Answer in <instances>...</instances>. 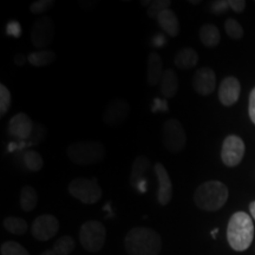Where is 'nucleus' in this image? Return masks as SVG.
I'll use <instances>...</instances> for the list:
<instances>
[{"mask_svg":"<svg viewBox=\"0 0 255 255\" xmlns=\"http://www.w3.org/2000/svg\"><path fill=\"white\" fill-rule=\"evenodd\" d=\"M124 248L129 255H158L162 250L161 235L151 228L135 227L126 235Z\"/></svg>","mask_w":255,"mask_h":255,"instance_id":"f257e3e1","label":"nucleus"},{"mask_svg":"<svg viewBox=\"0 0 255 255\" xmlns=\"http://www.w3.org/2000/svg\"><path fill=\"white\" fill-rule=\"evenodd\" d=\"M254 237V226L247 213L237 212L231 216L227 227V240L234 251L242 252L251 246Z\"/></svg>","mask_w":255,"mask_h":255,"instance_id":"f03ea898","label":"nucleus"},{"mask_svg":"<svg viewBox=\"0 0 255 255\" xmlns=\"http://www.w3.org/2000/svg\"><path fill=\"white\" fill-rule=\"evenodd\" d=\"M228 199V188L220 181H208L200 184L194 193V202L205 212L222 208Z\"/></svg>","mask_w":255,"mask_h":255,"instance_id":"7ed1b4c3","label":"nucleus"},{"mask_svg":"<svg viewBox=\"0 0 255 255\" xmlns=\"http://www.w3.org/2000/svg\"><path fill=\"white\" fill-rule=\"evenodd\" d=\"M66 155L72 163L77 165H95L103 161L105 148L97 141L77 142L68 146Z\"/></svg>","mask_w":255,"mask_h":255,"instance_id":"20e7f679","label":"nucleus"},{"mask_svg":"<svg viewBox=\"0 0 255 255\" xmlns=\"http://www.w3.org/2000/svg\"><path fill=\"white\" fill-rule=\"evenodd\" d=\"M107 240V229L100 221L91 220L82 225L79 229V241L82 247L90 253L100 252Z\"/></svg>","mask_w":255,"mask_h":255,"instance_id":"39448f33","label":"nucleus"},{"mask_svg":"<svg viewBox=\"0 0 255 255\" xmlns=\"http://www.w3.org/2000/svg\"><path fill=\"white\" fill-rule=\"evenodd\" d=\"M69 193L84 205H95L102 197V188L96 180L77 177L69 183Z\"/></svg>","mask_w":255,"mask_h":255,"instance_id":"423d86ee","label":"nucleus"},{"mask_svg":"<svg viewBox=\"0 0 255 255\" xmlns=\"http://www.w3.org/2000/svg\"><path fill=\"white\" fill-rule=\"evenodd\" d=\"M163 145L171 154H178L184 149L187 135L183 124L177 119H169L162 129Z\"/></svg>","mask_w":255,"mask_h":255,"instance_id":"0eeeda50","label":"nucleus"},{"mask_svg":"<svg viewBox=\"0 0 255 255\" xmlns=\"http://www.w3.org/2000/svg\"><path fill=\"white\" fill-rule=\"evenodd\" d=\"M55 40V24L50 18L43 17L33 23L31 41L37 49H44Z\"/></svg>","mask_w":255,"mask_h":255,"instance_id":"6e6552de","label":"nucleus"},{"mask_svg":"<svg viewBox=\"0 0 255 255\" xmlns=\"http://www.w3.org/2000/svg\"><path fill=\"white\" fill-rule=\"evenodd\" d=\"M245 155V143L239 136L231 135L223 141L221 159L223 164L234 168L240 164Z\"/></svg>","mask_w":255,"mask_h":255,"instance_id":"1a4fd4ad","label":"nucleus"},{"mask_svg":"<svg viewBox=\"0 0 255 255\" xmlns=\"http://www.w3.org/2000/svg\"><path fill=\"white\" fill-rule=\"evenodd\" d=\"M59 221L51 214L39 215L32 223V235L38 241H47L59 231Z\"/></svg>","mask_w":255,"mask_h":255,"instance_id":"9d476101","label":"nucleus"},{"mask_svg":"<svg viewBox=\"0 0 255 255\" xmlns=\"http://www.w3.org/2000/svg\"><path fill=\"white\" fill-rule=\"evenodd\" d=\"M130 104L122 98H116L108 104L103 113V122L107 126L119 127L129 119Z\"/></svg>","mask_w":255,"mask_h":255,"instance_id":"9b49d317","label":"nucleus"},{"mask_svg":"<svg viewBox=\"0 0 255 255\" xmlns=\"http://www.w3.org/2000/svg\"><path fill=\"white\" fill-rule=\"evenodd\" d=\"M34 123L27 114L18 113L9 120L7 126V132L11 137L17 139L27 141L33 132Z\"/></svg>","mask_w":255,"mask_h":255,"instance_id":"f8f14e48","label":"nucleus"},{"mask_svg":"<svg viewBox=\"0 0 255 255\" xmlns=\"http://www.w3.org/2000/svg\"><path fill=\"white\" fill-rule=\"evenodd\" d=\"M154 169L158 183L157 201L161 206H167L173 199V182L163 164L156 163Z\"/></svg>","mask_w":255,"mask_h":255,"instance_id":"ddd939ff","label":"nucleus"},{"mask_svg":"<svg viewBox=\"0 0 255 255\" xmlns=\"http://www.w3.org/2000/svg\"><path fill=\"white\" fill-rule=\"evenodd\" d=\"M216 76L210 68L196 70L193 77V88L201 96H208L215 90Z\"/></svg>","mask_w":255,"mask_h":255,"instance_id":"4468645a","label":"nucleus"},{"mask_svg":"<svg viewBox=\"0 0 255 255\" xmlns=\"http://www.w3.org/2000/svg\"><path fill=\"white\" fill-rule=\"evenodd\" d=\"M240 82L235 77H226L219 88V100L223 105H233L237 103L240 96Z\"/></svg>","mask_w":255,"mask_h":255,"instance_id":"2eb2a0df","label":"nucleus"},{"mask_svg":"<svg viewBox=\"0 0 255 255\" xmlns=\"http://www.w3.org/2000/svg\"><path fill=\"white\" fill-rule=\"evenodd\" d=\"M163 60L161 56L156 52H151L148 57V68H146V81L148 84L154 87L161 82L164 73Z\"/></svg>","mask_w":255,"mask_h":255,"instance_id":"dca6fc26","label":"nucleus"},{"mask_svg":"<svg viewBox=\"0 0 255 255\" xmlns=\"http://www.w3.org/2000/svg\"><path fill=\"white\" fill-rule=\"evenodd\" d=\"M157 24L159 27L163 30L168 36L170 37H177L180 33V23H178L177 15L175 14L174 11H171L170 8L165 9V11L161 12L156 18Z\"/></svg>","mask_w":255,"mask_h":255,"instance_id":"f3484780","label":"nucleus"},{"mask_svg":"<svg viewBox=\"0 0 255 255\" xmlns=\"http://www.w3.org/2000/svg\"><path fill=\"white\" fill-rule=\"evenodd\" d=\"M159 90L161 94L165 98H173L177 94L178 90V78L176 72L173 69H165L159 82Z\"/></svg>","mask_w":255,"mask_h":255,"instance_id":"a211bd4d","label":"nucleus"},{"mask_svg":"<svg viewBox=\"0 0 255 255\" xmlns=\"http://www.w3.org/2000/svg\"><path fill=\"white\" fill-rule=\"evenodd\" d=\"M149 168H150V161L145 156H138L135 158L132 163L131 174H130V184L135 189L139 188V184H141L144 174L149 170Z\"/></svg>","mask_w":255,"mask_h":255,"instance_id":"6ab92c4d","label":"nucleus"},{"mask_svg":"<svg viewBox=\"0 0 255 255\" xmlns=\"http://www.w3.org/2000/svg\"><path fill=\"white\" fill-rule=\"evenodd\" d=\"M199 63V55L191 47H184L176 53L174 58L175 66L181 70H189L195 68Z\"/></svg>","mask_w":255,"mask_h":255,"instance_id":"aec40b11","label":"nucleus"},{"mask_svg":"<svg viewBox=\"0 0 255 255\" xmlns=\"http://www.w3.org/2000/svg\"><path fill=\"white\" fill-rule=\"evenodd\" d=\"M200 40L207 47H215L221 40L219 28L213 24H205L200 28Z\"/></svg>","mask_w":255,"mask_h":255,"instance_id":"412c9836","label":"nucleus"},{"mask_svg":"<svg viewBox=\"0 0 255 255\" xmlns=\"http://www.w3.org/2000/svg\"><path fill=\"white\" fill-rule=\"evenodd\" d=\"M38 205V193L32 186H24L20 191V207L25 212H32Z\"/></svg>","mask_w":255,"mask_h":255,"instance_id":"4be33fe9","label":"nucleus"},{"mask_svg":"<svg viewBox=\"0 0 255 255\" xmlns=\"http://www.w3.org/2000/svg\"><path fill=\"white\" fill-rule=\"evenodd\" d=\"M56 53L51 50H39L36 52H32L27 56V60L31 65L43 68V66L50 65L51 63L55 62Z\"/></svg>","mask_w":255,"mask_h":255,"instance_id":"5701e85b","label":"nucleus"},{"mask_svg":"<svg viewBox=\"0 0 255 255\" xmlns=\"http://www.w3.org/2000/svg\"><path fill=\"white\" fill-rule=\"evenodd\" d=\"M23 164L27 170L36 173V171L41 170V168L44 167L43 156L34 150L25 151L23 155Z\"/></svg>","mask_w":255,"mask_h":255,"instance_id":"b1692460","label":"nucleus"},{"mask_svg":"<svg viewBox=\"0 0 255 255\" xmlns=\"http://www.w3.org/2000/svg\"><path fill=\"white\" fill-rule=\"evenodd\" d=\"M4 227L7 232L14 235H23L27 232L28 225L24 219L17 216H8L4 220Z\"/></svg>","mask_w":255,"mask_h":255,"instance_id":"393cba45","label":"nucleus"},{"mask_svg":"<svg viewBox=\"0 0 255 255\" xmlns=\"http://www.w3.org/2000/svg\"><path fill=\"white\" fill-rule=\"evenodd\" d=\"M75 245L73 238L69 237V235H64L55 242V246L52 250L56 252L57 255H69L75 250Z\"/></svg>","mask_w":255,"mask_h":255,"instance_id":"a878e982","label":"nucleus"},{"mask_svg":"<svg viewBox=\"0 0 255 255\" xmlns=\"http://www.w3.org/2000/svg\"><path fill=\"white\" fill-rule=\"evenodd\" d=\"M0 253L1 255H30L26 248L13 240L5 241L0 247Z\"/></svg>","mask_w":255,"mask_h":255,"instance_id":"bb28decb","label":"nucleus"},{"mask_svg":"<svg viewBox=\"0 0 255 255\" xmlns=\"http://www.w3.org/2000/svg\"><path fill=\"white\" fill-rule=\"evenodd\" d=\"M225 30L226 33L229 38L232 39H240L244 36V30H242V26L239 21L235 20V19L228 18L225 23Z\"/></svg>","mask_w":255,"mask_h":255,"instance_id":"cd10ccee","label":"nucleus"},{"mask_svg":"<svg viewBox=\"0 0 255 255\" xmlns=\"http://www.w3.org/2000/svg\"><path fill=\"white\" fill-rule=\"evenodd\" d=\"M12 103V96L5 84H0V116H5Z\"/></svg>","mask_w":255,"mask_h":255,"instance_id":"c85d7f7f","label":"nucleus"},{"mask_svg":"<svg viewBox=\"0 0 255 255\" xmlns=\"http://www.w3.org/2000/svg\"><path fill=\"white\" fill-rule=\"evenodd\" d=\"M170 5H171L170 0H156V1H151V4L149 5L146 13H148V15L150 18L156 19L161 12L165 11V9H169Z\"/></svg>","mask_w":255,"mask_h":255,"instance_id":"c756f323","label":"nucleus"},{"mask_svg":"<svg viewBox=\"0 0 255 255\" xmlns=\"http://www.w3.org/2000/svg\"><path fill=\"white\" fill-rule=\"evenodd\" d=\"M46 135V130L45 127L41 126L39 123H34V128H33V132L30 138L27 139V143L30 146H34L37 144H39L41 141H44Z\"/></svg>","mask_w":255,"mask_h":255,"instance_id":"7c9ffc66","label":"nucleus"},{"mask_svg":"<svg viewBox=\"0 0 255 255\" xmlns=\"http://www.w3.org/2000/svg\"><path fill=\"white\" fill-rule=\"evenodd\" d=\"M55 5L53 0H39V1L33 2L30 5V11L33 14H43Z\"/></svg>","mask_w":255,"mask_h":255,"instance_id":"2f4dec72","label":"nucleus"},{"mask_svg":"<svg viewBox=\"0 0 255 255\" xmlns=\"http://www.w3.org/2000/svg\"><path fill=\"white\" fill-rule=\"evenodd\" d=\"M228 8H231V6H229V1L227 0H218V1H213L210 4V11L216 15L225 13Z\"/></svg>","mask_w":255,"mask_h":255,"instance_id":"473e14b6","label":"nucleus"},{"mask_svg":"<svg viewBox=\"0 0 255 255\" xmlns=\"http://www.w3.org/2000/svg\"><path fill=\"white\" fill-rule=\"evenodd\" d=\"M248 115H250L252 122L255 124V88L250 94V100H248Z\"/></svg>","mask_w":255,"mask_h":255,"instance_id":"72a5a7b5","label":"nucleus"},{"mask_svg":"<svg viewBox=\"0 0 255 255\" xmlns=\"http://www.w3.org/2000/svg\"><path fill=\"white\" fill-rule=\"evenodd\" d=\"M229 6L233 11L240 13L246 7V1H244V0H229Z\"/></svg>","mask_w":255,"mask_h":255,"instance_id":"f704fd0d","label":"nucleus"},{"mask_svg":"<svg viewBox=\"0 0 255 255\" xmlns=\"http://www.w3.org/2000/svg\"><path fill=\"white\" fill-rule=\"evenodd\" d=\"M20 25L17 21H12V23L8 24L7 26V34L9 36H14V37H19L20 36Z\"/></svg>","mask_w":255,"mask_h":255,"instance_id":"c9c22d12","label":"nucleus"},{"mask_svg":"<svg viewBox=\"0 0 255 255\" xmlns=\"http://www.w3.org/2000/svg\"><path fill=\"white\" fill-rule=\"evenodd\" d=\"M14 62L17 63L18 65H23V64H25V57L21 56V55H18V56L14 58Z\"/></svg>","mask_w":255,"mask_h":255,"instance_id":"e433bc0d","label":"nucleus"},{"mask_svg":"<svg viewBox=\"0 0 255 255\" xmlns=\"http://www.w3.org/2000/svg\"><path fill=\"white\" fill-rule=\"evenodd\" d=\"M250 212H251L252 218H253V219L255 220V201H253V202H251V205H250Z\"/></svg>","mask_w":255,"mask_h":255,"instance_id":"4c0bfd02","label":"nucleus"},{"mask_svg":"<svg viewBox=\"0 0 255 255\" xmlns=\"http://www.w3.org/2000/svg\"><path fill=\"white\" fill-rule=\"evenodd\" d=\"M40 255H57V254H56V252L53 251V250H47L45 252H43V253H41Z\"/></svg>","mask_w":255,"mask_h":255,"instance_id":"58836bf2","label":"nucleus"},{"mask_svg":"<svg viewBox=\"0 0 255 255\" xmlns=\"http://www.w3.org/2000/svg\"><path fill=\"white\" fill-rule=\"evenodd\" d=\"M189 2H190V4H200L201 1H189Z\"/></svg>","mask_w":255,"mask_h":255,"instance_id":"ea45409f","label":"nucleus"}]
</instances>
